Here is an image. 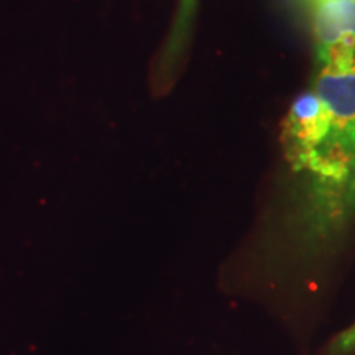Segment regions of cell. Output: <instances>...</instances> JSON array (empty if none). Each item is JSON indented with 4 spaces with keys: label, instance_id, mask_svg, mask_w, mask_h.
Returning a JSON list of instances; mask_svg holds the SVG:
<instances>
[{
    "label": "cell",
    "instance_id": "6da1fadb",
    "mask_svg": "<svg viewBox=\"0 0 355 355\" xmlns=\"http://www.w3.org/2000/svg\"><path fill=\"white\" fill-rule=\"evenodd\" d=\"M318 61L314 92L329 110L331 128L308 171L339 193L355 175V37L319 48Z\"/></svg>",
    "mask_w": 355,
    "mask_h": 355
},
{
    "label": "cell",
    "instance_id": "7a4b0ae2",
    "mask_svg": "<svg viewBox=\"0 0 355 355\" xmlns=\"http://www.w3.org/2000/svg\"><path fill=\"white\" fill-rule=\"evenodd\" d=\"M331 117L314 91L304 92L293 102L283 123V146L293 170H306L329 135Z\"/></svg>",
    "mask_w": 355,
    "mask_h": 355
},
{
    "label": "cell",
    "instance_id": "3957f363",
    "mask_svg": "<svg viewBox=\"0 0 355 355\" xmlns=\"http://www.w3.org/2000/svg\"><path fill=\"white\" fill-rule=\"evenodd\" d=\"M304 12L316 35V50L355 37V0H308Z\"/></svg>",
    "mask_w": 355,
    "mask_h": 355
},
{
    "label": "cell",
    "instance_id": "277c9868",
    "mask_svg": "<svg viewBox=\"0 0 355 355\" xmlns=\"http://www.w3.org/2000/svg\"><path fill=\"white\" fill-rule=\"evenodd\" d=\"M337 347L340 350L355 349V326L339 337V340H337Z\"/></svg>",
    "mask_w": 355,
    "mask_h": 355
},
{
    "label": "cell",
    "instance_id": "5b68a950",
    "mask_svg": "<svg viewBox=\"0 0 355 355\" xmlns=\"http://www.w3.org/2000/svg\"><path fill=\"white\" fill-rule=\"evenodd\" d=\"M291 2H295L296 6H298L300 8H303V10H304V7H306V3H308V0H291Z\"/></svg>",
    "mask_w": 355,
    "mask_h": 355
}]
</instances>
